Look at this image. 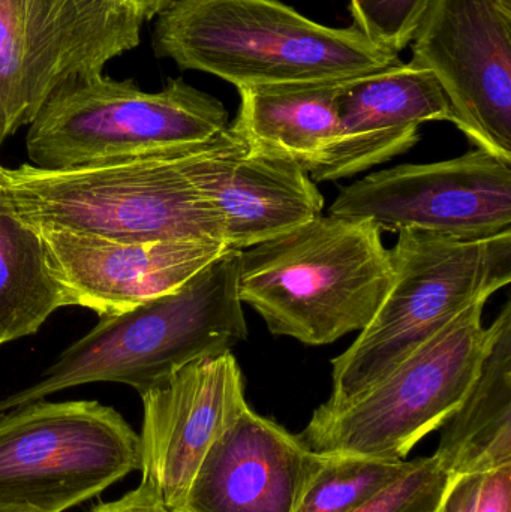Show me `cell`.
<instances>
[{
  "instance_id": "6da1fadb",
  "label": "cell",
  "mask_w": 511,
  "mask_h": 512,
  "mask_svg": "<svg viewBox=\"0 0 511 512\" xmlns=\"http://www.w3.org/2000/svg\"><path fill=\"white\" fill-rule=\"evenodd\" d=\"M240 252L227 249L170 294L101 316L35 382L0 399V412L93 382L129 385L141 396L195 361L233 351L248 339Z\"/></svg>"
},
{
  "instance_id": "7a4b0ae2",
  "label": "cell",
  "mask_w": 511,
  "mask_h": 512,
  "mask_svg": "<svg viewBox=\"0 0 511 512\" xmlns=\"http://www.w3.org/2000/svg\"><path fill=\"white\" fill-rule=\"evenodd\" d=\"M153 47L237 90L339 83L401 62L356 26H324L279 0H173L158 15Z\"/></svg>"
},
{
  "instance_id": "3957f363",
  "label": "cell",
  "mask_w": 511,
  "mask_h": 512,
  "mask_svg": "<svg viewBox=\"0 0 511 512\" xmlns=\"http://www.w3.org/2000/svg\"><path fill=\"white\" fill-rule=\"evenodd\" d=\"M392 274L372 222L321 215L240 252L239 297L275 336L330 345L369 324Z\"/></svg>"
},
{
  "instance_id": "277c9868",
  "label": "cell",
  "mask_w": 511,
  "mask_h": 512,
  "mask_svg": "<svg viewBox=\"0 0 511 512\" xmlns=\"http://www.w3.org/2000/svg\"><path fill=\"white\" fill-rule=\"evenodd\" d=\"M230 126L219 99L171 80L161 92L99 74L75 78L51 95L29 125V164L75 170L176 159Z\"/></svg>"
},
{
  "instance_id": "5b68a950",
  "label": "cell",
  "mask_w": 511,
  "mask_h": 512,
  "mask_svg": "<svg viewBox=\"0 0 511 512\" xmlns=\"http://www.w3.org/2000/svg\"><path fill=\"white\" fill-rule=\"evenodd\" d=\"M398 234L389 289L353 345L333 358L326 405L374 387L468 307L488 303L511 282V233L476 242L422 230Z\"/></svg>"
},
{
  "instance_id": "8992f818",
  "label": "cell",
  "mask_w": 511,
  "mask_h": 512,
  "mask_svg": "<svg viewBox=\"0 0 511 512\" xmlns=\"http://www.w3.org/2000/svg\"><path fill=\"white\" fill-rule=\"evenodd\" d=\"M0 200L36 231L108 242L225 246L221 216L173 159L75 170L2 168Z\"/></svg>"
},
{
  "instance_id": "52a82bcc",
  "label": "cell",
  "mask_w": 511,
  "mask_h": 512,
  "mask_svg": "<svg viewBox=\"0 0 511 512\" xmlns=\"http://www.w3.org/2000/svg\"><path fill=\"white\" fill-rule=\"evenodd\" d=\"M473 304L386 378L341 405L320 406L300 439L318 454L405 460L440 430L479 376L491 330Z\"/></svg>"
},
{
  "instance_id": "ba28073f",
  "label": "cell",
  "mask_w": 511,
  "mask_h": 512,
  "mask_svg": "<svg viewBox=\"0 0 511 512\" xmlns=\"http://www.w3.org/2000/svg\"><path fill=\"white\" fill-rule=\"evenodd\" d=\"M140 471V438L95 400L0 412V512H65Z\"/></svg>"
},
{
  "instance_id": "9c48e42d",
  "label": "cell",
  "mask_w": 511,
  "mask_h": 512,
  "mask_svg": "<svg viewBox=\"0 0 511 512\" xmlns=\"http://www.w3.org/2000/svg\"><path fill=\"white\" fill-rule=\"evenodd\" d=\"M143 21L122 0H0V147L63 84L134 50Z\"/></svg>"
},
{
  "instance_id": "30bf717a",
  "label": "cell",
  "mask_w": 511,
  "mask_h": 512,
  "mask_svg": "<svg viewBox=\"0 0 511 512\" xmlns=\"http://www.w3.org/2000/svg\"><path fill=\"white\" fill-rule=\"evenodd\" d=\"M329 215L389 233L494 239L511 233V164L474 147L447 161L398 165L342 188Z\"/></svg>"
},
{
  "instance_id": "8fae6325",
  "label": "cell",
  "mask_w": 511,
  "mask_h": 512,
  "mask_svg": "<svg viewBox=\"0 0 511 512\" xmlns=\"http://www.w3.org/2000/svg\"><path fill=\"white\" fill-rule=\"evenodd\" d=\"M452 123L477 149L511 164V0H432L410 42Z\"/></svg>"
},
{
  "instance_id": "7c38bea8",
  "label": "cell",
  "mask_w": 511,
  "mask_h": 512,
  "mask_svg": "<svg viewBox=\"0 0 511 512\" xmlns=\"http://www.w3.org/2000/svg\"><path fill=\"white\" fill-rule=\"evenodd\" d=\"M140 397V483L173 512L213 442L249 406L242 370L231 352L204 358Z\"/></svg>"
},
{
  "instance_id": "4fadbf2b",
  "label": "cell",
  "mask_w": 511,
  "mask_h": 512,
  "mask_svg": "<svg viewBox=\"0 0 511 512\" xmlns=\"http://www.w3.org/2000/svg\"><path fill=\"white\" fill-rule=\"evenodd\" d=\"M173 162L221 216L227 249L245 251L323 215L302 165L252 150L231 126Z\"/></svg>"
},
{
  "instance_id": "5bb4252c",
  "label": "cell",
  "mask_w": 511,
  "mask_h": 512,
  "mask_svg": "<svg viewBox=\"0 0 511 512\" xmlns=\"http://www.w3.org/2000/svg\"><path fill=\"white\" fill-rule=\"evenodd\" d=\"M324 462L248 406L213 442L173 512H297Z\"/></svg>"
},
{
  "instance_id": "9a60e30c",
  "label": "cell",
  "mask_w": 511,
  "mask_h": 512,
  "mask_svg": "<svg viewBox=\"0 0 511 512\" xmlns=\"http://www.w3.org/2000/svg\"><path fill=\"white\" fill-rule=\"evenodd\" d=\"M38 233L66 306L84 307L99 316L119 315L176 291L227 251L200 240L123 243Z\"/></svg>"
},
{
  "instance_id": "2e32d148",
  "label": "cell",
  "mask_w": 511,
  "mask_h": 512,
  "mask_svg": "<svg viewBox=\"0 0 511 512\" xmlns=\"http://www.w3.org/2000/svg\"><path fill=\"white\" fill-rule=\"evenodd\" d=\"M338 113V138L309 173L314 182L348 179L384 164L416 146L423 123L452 122L440 84L413 62L345 81Z\"/></svg>"
},
{
  "instance_id": "e0dca14e",
  "label": "cell",
  "mask_w": 511,
  "mask_h": 512,
  "mask_svg": "<svg viewBox=\"0 0 511 512\" xmlns=\"http://www.w3.org/2000/svg\"><path fill=\"white\" fill-rule=\"evenodd\" d=\"M479 376L441 427L434 456L452 477L511 465V303L492 322Z\"/></svg>"
},
{
  "instance_id": "ac0fdd59",
  "label": "cell",
  "mask_w": 511,
  "mask_h": 512,
  "mask_svg": "<svg viewBox=\"0 0 511 512\" xmlns=\"http://www.w3.org/2000/svg\"><path fill=\"white\" fill-rule=\"evenodd\" d=\"M344 83L240 89L239 116L230 126L252 150L293 159L309 174L338 138Z\"/></svg>"
},
{
  "instance_id": "d6986e66",
  "label": "cell",
  "mask_w": 511,
  "mask_h": 512,
  "mask_svg": "<svg viewBox=\"0 0 511 512\" xmlns=\"http://www.w3.org/2000/svg\"><path fill=\"white\" fill-rule=\"evenodd\" d=\"M62 307L42 237L0 200V346L38 333Z\"/></svg>"
},
{
  "instance_id": "ffe728a7",
  "label": "cell",
  "mask_w": 511,
  "mask_h": 512,
  "mask_svg": "<svg viewBox=\"0 0 511 512\" xmlns=\"http://www.w3.org/2000/svg\"><path fill=\"white\" fill-rule=\"evenodd\" d=\"M413 462L326 454L297 512H353L410 471Z\"/></svg>"
},
{
  "instance_id": "44dd1931",
  "label": "cell",
  "mask_w": 511,
  "mask_h": 512,
  "mask_svg": "<svg viewBox=\"0 0 511 512\" xmlns=\"http://www.w3.org/2000/svg\"><path fill=\"white\" fill-rule=\"evenodd\" d=\"M452 478L435 456L414 460L410 471L353 512H437Z\"/></svg>"
},
{
  "instance_id": "7402d4cb",
  "label": "cell",
  "mask_w": 511,
  "mask_h": 512,
  "mask_svg": "<svg viewBox=\"0 0 511 512\" xmlns=\"http://www.w3.org/2000/svg\"><path fill=\"white\" fill-rule=\"evenodd\" d=\"M432 0H350V12L360 32L381 47L401 53Z\"/></svg>"
},
{
  "instance_id": "603a6c76",
  "label": "cell",
  "mask_w": 511,
  "mask_h": 512,
  "mask_svg": "<svg viewBox=\"0 0 511 512\" xmlns=\"http://www.w3.org/2000/svg\"><path fill=\"white\" fill-rule=\"evenodd\" d=\"M476 512H511V465L483 474Z\"/></svg>"
},
{
  "instance_id": "cb8c5ba5",
  "label": "cell",
  "mask_w": 511,
  "mask_h": 512,
  "mask_svg": "<svg viewBox=\"0 0 511 512\" xmlns=\"http://www.w3.org/2000/svg\"><path fill=\"white\" fill-rule=\"evenodd\" d=\"M482 475H458L447 487L437 512H476Z\"/></svg>"
},
{
  "instance_id": "d4e9b609",
  "label": "cell",
  "mask_w": 511,
  "mask_h": 512,
  "mask_svg": "<svg viewBox=\"0 0 511 512\" xmlns=\"http://www.w3.org/2000/svg\"><path fill=\"white\" fill-rule=\"evenodd\" d=\"M90 512H168L155 492L146 484H138L137 489L126 493L122 498L107 504H98Z\"/></svg>"
},
{
  "instance_id": "484cf974",
  "label": "cell",
  "mask_w": 511,
  "mask_h": 512,
  "mask_svg": "<svg viewBox=\"0 0 511 512\" xmlns=\"http://www.w3.org/2000/svg\"><path fill=\"white\" fill-rule=\"evenodd\" d=\"M122 2L134 8L144 20H150L161 14L173 0H122Z\"/></svg>"
},
{
  "instance_id": "4316f807",
  "label": "cell",
  "mask_w": 511,
  "mask_h": 512,
  "mask_svg": "<svg viewBox=\"0 0 511 512\" xmlns=\"http://www.w3.org/2000/svg\"><path fill=\"white\" fill-rule=\"evenodd\" d=\"M2 168H3L2 165H0V171H2Z\"/></svg>"
}]
</instances>
